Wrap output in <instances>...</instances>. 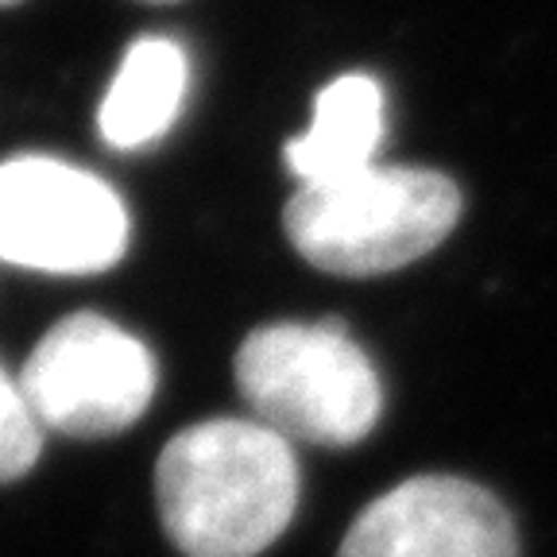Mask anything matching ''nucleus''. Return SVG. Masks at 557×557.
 <instances>
[{
	"label": "nucleus",
	"mask_w": 557,
	"mask_h": 557,
	"mask_svg": "<svg viewBox=\"0 0 557 557\" xmlns=\"http://www.w3.org/2000/svg\"><path fill=\"white\" fill-rule=\"evenodd\" d=\"M156 499L186 557H260L298 507V461L256 418H213L166 442Z\"/></svg>",
	"instance_id": "obj_1"
},
{
	"label": "nucleus",
	"mask_w": 557,
	"mask_h": 557,
	"mask_svg": "<svg viewBox=\"0 0 557 557\" xmlns=\"http://www.w3.org/2000/svg\"><path fill=\"white\" fill-rule=\"evenodd\" d=\"M461 218V190L426 166H364L337 183L298 186L283 228L306 263L330 275H383L422 260Z\"/></svg>",
	"instance_id": "obj_2"
},
{
	"label": "nucleus",
	"mask_w": 557,
	"mask_h": 557,
	"mask_svg": "<svg viewBox=\"0 0 557 557\" xmlns=\"http://www.w3.org/2000/svg\"><path fill=\"white\" fill-rule=\"evenodd\" d=\"M236 392L260 426L290 442L352 445L372 434L383 387L341 322H275L236 348Z\"/></svg>",
	"instance_id": "obj_3"
},
{
	"label": "nucleus",
	"mask_w": 557,
	"mask_h": 557,
	"mask_svg": "<svg viewBox=\"0 0 557 557\" xmlns=\"http://www.w3.org/2000/svg\"><path fill=\"white\" fill-rule=\"evenodd\" d=\"M128 209L113 186L51 156L0 163V260L47 275H97L128 248Z\"/></svg>",
	"instance_id": "obj_4"
},
{
	"label": "nucleus",
	"mask_w": 557,
	"mask_h": 557,
	"mask_svg": "<svg viewBox=\"0 0 557 557\" xmlns=\"http://www.w3.org/2000/svg\"><path fill=\"white\" fill-rule=\"evenodd\" d=\"M156 357L124 325L82 310L62 318L27 357L20 387L44 430L101 437L128 430L156 395Z\"/></svg>",
	"instance_id": "obj_5"
},
{
	"label": "nucleus",
	"mask_w": 557,
	"mask_h": 557,
	"mask_svg": "<svg viewBox=\"0 0 557 557\" xmlns=\"http://www.w3.org/2000/svg\"><path fill=\"white\" fill-rule=\"evenodd\" d=\"M337 557H519V539L487 487L414 476L357 515Z\"/></svg>",
	"instance_id": "obj_6"
},
{
	"label": "nucleus",
	"mask_w": 557,
	"mask_h": 557,
	"mask_svg": "<svg viewBox=\"0 0 557 557\" xmlns=\"http://www.w3.org/2000/svg\"><path fill=\"white\" fill-rule=\"evenodd\" d=\"M186 89H190V59L183 44L166 35H144L124 51L113 82L104 89L97 132L116 151L148 148L178 121Z\"/></svg>",
	"instance_id": "obj_7"
},
{
	"label": "nucleus",
	"mask_w": 557,
	"mask_h": 557,
	"mask_svg": "<svg viewBox=\"0 0 557 557\" xmlns=\"http://www.w3.org/2000/svg\"><path fill=\"white\" fill-rule=\"evenodd\" d=\"M383 144V86L372 74H341L313 101V121L287 144V166L302 186L337 183L375 163Z\"/></svg>",
	"instance_id": "obj_8"
},
{
	"label": "nucleus",
	"mask_w": 557,
	"mask_h": 557,
	"mask_svg": "<svg viewBox=\"0 0 557 557\" xmlns=\"http://www.w3.org/2000/svg\"><path fill=\"white\" fill-rule=\"evenodd\" d=\"M44 449V426L35 418L20 380L0 368V484L20 480Z\"/></svg>",
	"instance_id": "obj_9"
},
{
	"label": "nucleus",
	"mask_w": 557,
	"mask_h": 557,
	"mask_svg": "<svg viewBox=\"0 0 557 557\" xmlns=\"http://www.w3.org/2000/svg\"><path fill=\"white\" fill-rule=\"evenodd\" d=\"M4 4H20V0H0V9H4Z\"/></svg>",
	"instance_id": "obj_10"
},
{
	"label": "nucleus",
	"mask_w": 557,
	"mask_h": 557,
	"mask_svg": "<svg viewBox=\"0 0 557 557\" xmlns=\"http://www.w3.org/2000/svg\"><path fill=\"white\" fill-rule=\"evenodd\" d=\"M156 4H171V0H156Z\"/></svg>",
	"instance_id": "obj_11"
}]
</instances>
